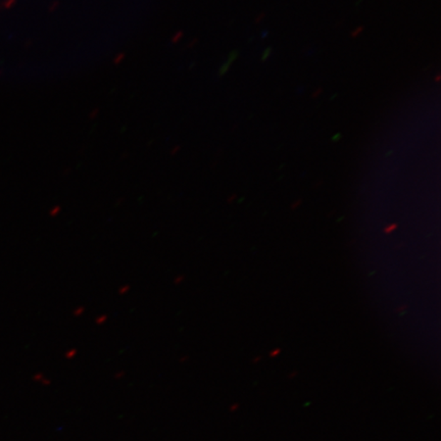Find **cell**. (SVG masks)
Wrapping results in <instances>:
<instances>
[{"mask_svg": "<svg viewBox=\"0 0 441 441\" xmlns=\"http://www.w3.org/2000/svg\"><path fill=\"white\" fill-rule=\"evenodd\" d=\"M322 93H323V88L316 89L315 92H313V93L312 94V98H319V96Z\"/></svg>", "mask_w": 441, "mask_h": 441, "instance_id": "6", "label": "cell"}, {"mask_svg": "<svg viewBox=\"0 0 441 441\" xmlns=\"http://www.w3.org/2000/svg\"><path fill=\"white\" fill-rule=\"evenodd\" d=\"M272 47H268V48H266V51H264L263 56H261V61H266V60H269L271 54H272Z\"/></svg>", "mask_w": 441, "mask_h": 441, "instance_id": "3", "label": "cell"}, {"mask_svg": "<svg viewBox=\"0 0 441 441\" xmlns=\"http://www.w3.org/2000/svg\"><path fill=\"white\" fill-rule=\"evenodd\" d=\"M364 29V26H360V27H358L357 29L353 31V32L351 33V36L353 37V38H356V37L360 36Z\"/></svg>", "mask_w": 441, "mask_h": 441, "instance_id": "2", "label": "cell"}, {"mask_svg": "<svg viewBox=\"0 0 441 441\" xmlns=\"http://www.w3.org/2000/svg\"><path fill=\"white\" fill-rule=\"evenodd\" d=\"M436 82H440V74H438L437 76H436Z\"/></svg>", "mask_w": 441, "mask_h": 441, "instance_id": "8", "label": "cell"}, {"mask_svg": "<svg viewBox=\"0 0 441 441\" xmlns=\"http://www.w3.org/2000/svg\"><path fill=\"white\" fill-rule=\"evenodd\" d=\"M396 228H398V224H391L388 227L384 229V232H385L386 234H389V233L393 232Z\"/></svg>", "mask_w": 441, "mask_h": 441, "instance_id": "4", "label": "cell"}, {"mask_svg": "<svg viewBox=\"0 0 441 441\" xmlns=\"http://www.w3.org/2000/svg\"><path fill=\"white\" fill-rule=\"evenodd\" d=\"M237 56H238L237 51H234V53H231L230 58H229L227 63H226L225 65H224L223 67H222V69L220 70L221 75H224L225 74L226 72H227L229 68H230L231 63H232L233 61H234L236 58H237Z\"/></svg>", "mask_w": 441, "mask_h": 441, "instance_id": "1", "label": "cell"}, {"mask_svg": "<svg viewBox=\"0 0 441 441\" xmlns=\"http://www.w3.org/2000/svg\"><path fill=\"white\" fill-rule=\"evenodd\" d=\"M265 16H266L265 13L259 14V15L256 16V20H254V24H256V25H258V24L261 23V21L264 20V18H265Z\"/></svg>", "mask_w": 441, "mask_h": 441, "instance_id": "5", "label": "cell"}, {"mask_svg": "<svg viewBox=\"0 0 441 441\" xmlns=\"http://www.w3.org/2000/svg\"><path fill=\"white\" fill-rule=\"evenodd\" d=\"M341 138H343V134L338 133V134H336V135H335L333 138H332V140L338 141L339 139H341Z\"/></svg>", "mask_w": 441, "mask_h": 441, "instance_id": "7", "label": "cell"}]
</instances>
